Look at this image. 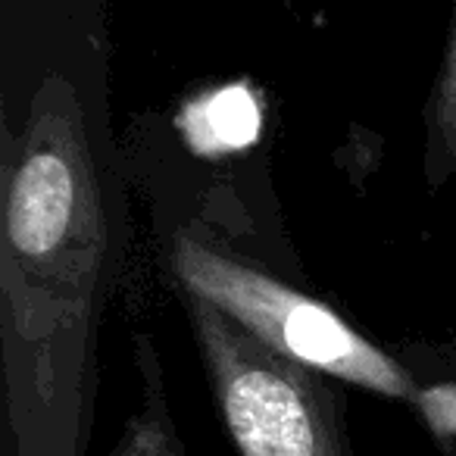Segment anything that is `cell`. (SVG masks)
Returning <instances> with one entry per match:
<instances>
[{
  "mask_svg": "<svg viewBox=\"0 0 456 456\" xmlns=\"http://www.w3.org/2000/svg\"><path fill=\"white\" fill-rule=\"evenodd\" d=\"M172 266L182 291L219 306L275 354L385 397L416 400L419 391L410 372L322 300L188 235L175 241Z\"/></svg>",
  "mask_w": 456,
  "mask_h": 456,
  "instance_id": "3957f363",
  "label": "cell"
},
{
  "mask_svg": "<svg viewBox=\"0 0 456 456\" xmlns=\"http://www.w3.org/2000/svg\"><path fill=\"white\" fill-rule=\"evenodd\" d=\"M110 225L78 94L47 76L7 159L0 335L16 456H85Z\"/></svg>",
  "mask_w": 456,
  "mask_h": 456,
  "instance_id": "6da1fadb",
  "label": "cell"
},
{
  "mask_svg": "<svg viewBox=\"0 0 456 456\" xmlns=\"http://www.w3.org/2000/svg\"><path fill=\"white\" fill-rule=\"evenodd\" d=\"M412 403L419 406L425 425L435 437L441 441H453L456 437V385H435L416 394Z\"/></svg>",
  "mask_w": 456,
  "mask_h": 456,
  "instance_id": "52a82bcc",
  "label": "cell"
},
{
  "mask_svg": "<svg viewBox=\"0 0 456 456\" xmlns=\"http://www.w3.org/2000/svg\"><path fill=\"white\" fill-rule=\"evenodd\" d=\"M138 369H141V406L126 425L113 456H184L182 437L175 431L166 400L163 375L153 344L138 338Z\"/></svg>",
  "mask_w": 456,
  "mask_h": 456,
  "instance_id": "277c9868",
  "label": "cell"
},
{
  "mask_svg": "<svg viewBox=\"0 0 456 456\" xmlns=\"http://www.w3.org/2000/svg\"><path fill=\"white\" fill-rule=\"evenodd\" d=\"M435 134L437 147L447 153L450 163H456V16L453 32L447 38V53H444L441 78L435 91Z\"/></svg>",
  "mask_w": 456,
  "mask_h": 456,
  "instance_id": "8992f818",
  "label": "cell"
},
{
  "mask_svg": "<svg viewBox=\"0 0 456 456\" xmlns=\"http://www.w3.org/2000/svg\"><path fill=\"white\" fill-rule=\"evenodd\" d=\"M184 306L238 456H354L322 372L275 354L197 294L184 291Z\"/></svg>",
  "mask_w": 456,
  "mask_h": 456,
  "instance_id": "7a4b0ae2",
  "label": "cell"
},
{
  "mask_svg": "<svg viewBox=\"0 0 456 456\" xmlns=\"http://www.w3.org/2000/svg\"><path fill=\"white\" fill-rule=\"evenodd\" d=\"M197 116L200 122H191V128L197 132L194 141L203 147L219 144V151H238L254 141L256 122H260L254 94H248L244 88L219 91L203 107L197 103Z\"/></svg>",
  "mask_w": 456,
  "mask_h": 456,
  "instance_id": "5b68a950",
  "label": "cell"
}]
</instances>
